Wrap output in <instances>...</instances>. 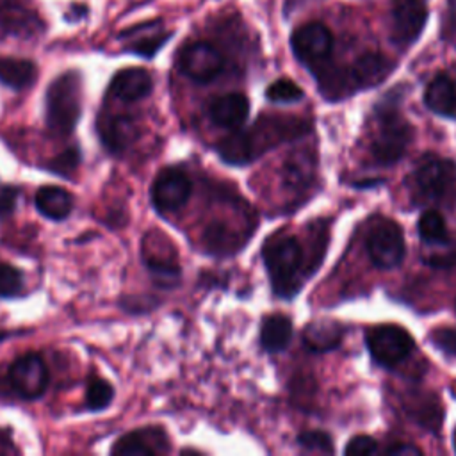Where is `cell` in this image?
<instances>
[{
  "label": "cell",
  "instance_id": "1",
  "mask_svg": "<svg viewBox=\"0 0 456 456\" xmlns=\"http://www.w3.org/2000/svg\"><path fill=\"white\" fill-rule=\"evenodd\" d=\"M82 112V77L64 71L53 78L45 94V123L52 135H69Z\"/></svg>",
  "mask_w": 456,
  "mask_h": 456
},
{
  "label": "cell",
  "instance_id": "2",
  "mask_svg": "<svg viewBox=\"0 0 456 456\" xmlns=\"http://www.w3.org/2000/svg\"><path fill=\"white\" fill-rule=\"evenodd\" d=\"M413 137L411 125L401 116L395 102L385 100L374 109L370 155L378 164L390 166L408 150Z\"/></svg>",
  "mask_w": 456,
  "mask_h": 456
},
{
  "label": "cell",
  "instance_id": "3",
  "mask_svg": "<svg viewBox=\"0 0 456 456\" xmlns=\"http://www.w3.org/2000/svg\"><path fill=\"white\" fill-rule=\"evenodd\" d=\"M262 255L274 292L281 297L294 296L299 287L296 274L303 262L299 242L294 237H276L264 246Z\"/></svg>",
  "mask_w": 456,
  "mask_h": 456
},
{
  "label": "cell",
  "instance_id": "4",
  "mask_svg": "<svg viewBox=\"0 0 456 456\" xmlns=\"http://www.w3.org/2000/svg\"><path fill=\"white\" fill-rule=\"evenodd\" d=\"M415 189L424 200L449 203L456 201V166L452 160L428 157L415 169Z\"/></svg>",
  "mask_w": 456,
  "mask_h": 456
},
{
  "label": "cell",
  "instance_id": "5",
  "mask_svg": "<svg viewBox=\"0 0 456 456\" xmlns=\"http://www.w3.org/2000/svg\"><path fill=\"white\" fill-rule=\"evenodd\" d=\"M365 342L372 360L383 367H395L413 351L411 335L395 324L374 326L367 331Z\"/></svg>",
  "mask_w": 456,
  "mask_h": 456
},
{
  "label": "cell",
  "instance_id": "6",
  "mask_svg": "<svg viewBox=\"0 0 456 456\" xmlns=\"http://www.w3.org/2000/svg\"><path fill=\"white\" fill-rule=\"evenodd\" d=\"M7 379L16 395L25 401H34L46 392L50 370L39 353H25L9 365Z\"/></svg>",
  "mask_w": 456,
  "mask_h": 456
},
{
  "label": "cell",
  "instance_id": "7",
  "mask_svg": "<svg viewBox=\"0 0 456 456\" xmlns=\"http://www.w3.org/2000/svg\"><path fill=\"white\" fill-rule=\"evenodd\" d=\"M367 255L379 269H392L401 264L406 253L404 237L397 223L379 219L374 223L365 239Z\"/></svg>",
  "mask_w": 456,
  "mask_h": 456
},
{
  "label": "cell",
  "instance_id": "8",
  "mask_svg": "<svg viewBox=\"0 0 456 456\" xmlns=\"http://www.w3.org/2000/svg\"><path fill=\"white\" fill-rule=\"evenodd\" d=\"M45 30L32 0H0V37L28 39Z\"/></svg>",
  "mask_w": 456,
  "mask_h": 456
},
{
  "label": "cell",
  "instance_id": "9",
  "mask_svg": "<svg viewBox=\"0 0 456 456\" xmlns=\"http://www.w3.org/2000/svg\"><path fill=\"white\" fill-rule=\"evenodd\" d=\"M294 55L310 68L321 66L331 53L333 36L324 23L312 21L297 27L290 37Z\"/></svg>",
  "mask_w": 456,
  "mask_h": 456
},
{
  "label": "cell",
  "instance_id": "10",
  "mask_svg": "<svg viewBox=\"0 0 456 456\" xmlns=\"http://www.w3.org/2000/svg\"><path fill=\"white\" fill-rule=\"evenodd\" d=\"M428 21V9L422 0H392L390 39L399 46L413 45Z\"/></svg>",
  "mask_w": 456,
  "mask_h": 456
},
{
  "label": "cell",
  "instance_id": "11",
  "mask_svg": "<svg viewBox=\"0 0 456 456\" xmlns=\"http://www.w3.org/2000/svg\"><path fill=\"white\" fill-rule=\"evenodd\" d=\"M224 59L221 52L207 43V41H194L182 48L178 55L180 71L194 82H210L214 80L223 69Z\"/></svg>",
  "mask_w": 456,
  "mask_h": 456
},
{
  "label": "cell",
  "instance_id": "12",
  "mask_svg": "<svg viewBox=\"0 0 456 456\" xmlns=\"http://www.w3.org/2000/svg\"><path fill=\"white\" fill-rule=\"evenodd\" d=\"M192 192L191 178L176 167L162 169L151 185V203L160 214L182 208Z\"/></svg>",
  "mask_w": 456,
  "mask_h": 456
},
{
  "label": "cell",
  "instance_id": "13",
  "mask_svg": "<svg viewBox=\"0 0 456 456\" xmlns=\"http://www.w3.org/2000/svg\"><path fill=\"white\" fill-rule=\"evenodd\" d=\"M110 452L118 456H157L169 452V438L160 426H146L119 436Z\"/></svg>",
  "mask_w": 456,
  "mask_h": 456
},
{
  "label": "cell",
  "instance_id": "14",
  "mask_svg": "<svg viewBox=\"0 0 456 456\" xmlns=\"http://www.w3.org/2000/svg\"><path fill=\"white\" fill-rule=\"evenodd\" d=\"M98 135L110 153H123L137 137V125L128 114L102 112L98 116Z\"/></svg>",
  "mask_w": 456,
  "mask_h": 456
},
{
  "label": "cell",
  "instance_id": "15",
  "mask_svg": "<svg viewBox=\"0 0 456 456\" xmlns=\"http://www.w3.org/2000/svg\"><path fill=\"white\" fill-rule=\"evenodd\" d=\"M394 62L376 52H369L360 55L347 69L346 77L351 86V89H367L381 84L392 71Z\"/></svg>",
  "mask_w": 456,
  "mask_h": 456
},
{
  "label": "cell",
  "instance_id": "16",
  "mask_svg": "<svg viewBox=\"0 0 456 456\" xmlns=\"http://www.w3.org/2000/svg\"><path fill=\"white\" fill-rule=\"evenodd\" d=\"M153 89V78L144 68H125L119 69L110 84H109V94L114 100L134 103L142 98H146Z\"/></svg>",
  "mask_w": 456,
  "mask_h": 456
},
{
  "label": "cell",
  "instance_id": "17",
  "mask_svg": "<svg viewBox=\"0 0 456 456\" xmlns=\"http://www.w3.org/2000/svg\"><path fill=\"white\" fill-rule=\"evenodd\" d=\"M249 112V102L242 93H226L208 103V118L223 128L240 126Z\"/></svg>",
  "mask_w": 456,
  "mask_h": 456
},
{
  "label": "cell",
  "instance_id": "18",
  "mask_svg": "<svg viewBox=\"0 0 456 456\" xmlns=\"http://www.w3.org/2000/svg\"><path fill=\"white\" fill-rule=\"evenodd\" d=\"M426 107L444 118L456 119V82L445 75H436L424 91Z\"/></svg>",
  "mask_w": 456,
  "mask_h": 456
},
{
  "label": "cell",
  "instance_id": "19",
  "mask_svg": "<svg viewBox=\"0 0 456 456\" xmlns=\"http://www.w3.org/2000/svg\"><path fill=\"white\" fill-rule=\"evenodd\" d=\"M34 203L41 216L53 219V221H62L71 214L73 196L62 187L45 185V187L37 189V192L34 196Z\"/></svg>",
  "mask_w": 456,
  "mask_h": 456
},
{
  "label": "cell",
  "instance_id": "20",
  "mask_svg": "<svg viewBox=\"0 0 456 456\" xmlns=\"http://www.w3.org/2000/svg\"><path fill=\"white\" fill-rule=\"evenodd\" d=\"M342 340V328L338 322L319 319L305 326L303 342L314 353H324L335 349Z\"/></svg>",
  "mask_w": 456,
  "mask_h": 456
},
{
  "label": "cell",
  "instance_id": "21",
  "mask_svg": "<svg viewBox=\"0 0 456 456\" xmlns=\"http://www.w3.org/2000/svg\"><path fill=\"white\" fill-rule=\"evenodd\" d=\"M36 77H37V68L32 61L0 55V82L4 86L14 91H21L30 87Z\"/></svg>",
  "mask_w": 456,
  "mask_h": 456
},
{
  "label": "cell",
  "instance_id": "22",
  "mask_svg": "<svg viewBox=\"0 0 456 456\" xmlns=\"http://www.w3.org/2000/svg\"><path fill=\"white\" fill-rule=\"evenodd\" d=\"M219 157L232 166H242L256 159V150L249 132H233L219 141L217 144Z\"/></svg>",
  "mask_w": 456,
  "mask_h": 456
},
{
  "label": "cell",
  "instance_id": "23",
  "mask_svg": "<svg viewBox=\"0 0 456 456\" xmlns=\"http://www.w3.org/2000/svg\"><path fill=\"white\" fill-rule=\"evenodd\" d=\"M292 337V322L281 314L267 315L260 326V344L269 353L285 349Z\"/></svg>",
  "mask_w": 456,
  "mask_h": 456
},
{
  "label": "cell",
  "instance_id": "24",
  "mask_svg": "<svg viewBox=\"0 0 456 456\" xmlns=\"http://www.w3.org/2000/svg\"><path fill=\"white\" fill-rule=\"evenodd\" d=\"M128 34H130L128 37L132 41L128 43L126 48L142 57L155 55L159 52V48L169 39V34L162 32L159 28V25H155V23L141 25L137 28H132Z\"/></svg>",
  "mask_w": 456,
  "mask_h": 456
},
{
  "label": "cell",
  "instance_id": "25",
  "mask_svg": "<svg viewBox=\"0 0 456 456\" xmlns=\"http://www.w3.org/2000/svg\"><path fill=\"white\" fill-rule=\"evenodd\" d=\"M203 242H205V248L216 255L232 253L239 246L237 235H233L230 226L223 221H214L205 228Z\"/></svg>",
  "mask_w": 456,
  "mask_h": 456
},
{
  "label": "cell",
  "instance_id": "26",
  "mask_svg": "<svg viewBox=\"0 0 456 456\" xmlns=\"http://www.w3.org/2000/svg\"><path fill=\"white\" fill-rule=\"evenodd\" d=\"M417 230L426 244H447V224L436 210H426L417 223Z\"/></svg>",
  "mask_w": 456,
  "mask_h": 456
},
{
  "label": "cell",
  "instance_id": "27",
  "mask_svg": "<svg viewBox=\"0 0 456 456\" xmlns=\"http://www.w3.org/2000/svg\"><path fill=\"white\" fill-rule=\"evenodd\" d=\"M114 399V388L112 385L100 378V376H91L86 387V406L91 411H100L105 410Z\"/></svg>",
  "mask_w": 456,
  "mask_h": 456
},
{
  "label": "cell",
  "instance_id": "28",
  "mask_svg": "<svg viewBox=\"0 0 456 456\" xmlns=\"http://www.w3.org/2000/svg\"><path fill=\"white\" fill-rule=\"evenodd\" d=\"M265 96H267L271 102L289 103V102H297V100H301V98H303V91H301V87H299L294 80L278 78V80H274V82L267 87Z\"/></svg>",
  "mask_w": 456,
  "mask_h": 456
},
{
  "label": "cell",
  "instance_id": "29",
  "mask_svg": "<svg viewBox=\"0 0 456 456\" xmlns=\"http://www.w3.org/2000/svg\"><path fill=\"white\" fill-rule=\"evenodd\" d=\"M23 289V274L11 264H0V299L14 297Z\"/></svg>",
  "mask_w": 456,
  "mask_h": 456
},
{
  "label": "cell",
  "instance_id": "30",
  "mask_svg": "<svg viewBox=\"0 0 456 456\" xmlns=\"http://www.w3.org/2000/svg\"><path fill=\"white\" fill-rule=\"evenodd\" d=\"M308 157L306 155H294V159H289L283 175H285V182L292 187V185H299V183H306L308 175H312V167L308 166Z\"/></svg>",
  "mask_w": 456,
  "mask_h": 456
},
{
  "label": "cell",
  "instance_id": "31",
  "mask_svg": "<svg viewBox=\"0 0 456 456\" xmlns=\"http://www.w3.org/2000/svg\"><path fill=\"white\" fill-rule=\"evenodd\" d=\"M297 444L303 449L308 451H319V452H331L333 451V444L330 435L322 433V431H305L297 436Z\"/></svg>",
  "mask_w": 456,
  "mask_h": 456
},
{
  "label": "cell",
  "instance_id": "32",
  "mask_svg": "<svg viewBox=\"0 0 456 456\" xmlns=\"http://www.w3.org/2000/svg\"><path fill=\"white\" fill-rule=\"evenodd\" d=\"M433 346L449 356H456V330L454 328H436L429 335Z\"/></svg>",
  "mask_w": 456,
  "mask_h": 456
},
{
  "label": "cell",
  "instance_id": "33",
  "mask_svg": "<svg viewBox=\"0 0 456 456\" xmlns=\"http://www.w3.org/2000/svg\"><path fill=\"white\" fill-rule=\"evenodd\" d=\"M346 454L349 456H365V454H374L378 452V444L374 442V438L367 436V435H358V436H353L346 449H344Z\"/></svg>",
  "mask_w": 456,
  "mask_h": 456
},
{
  "label": "cell",
  "instance_id": "34",
  "mask_svg": "<svg viewBox=\"0 0 456 456\" xmlns=\"http://www.w3.org/2000/svg\"><path fill=\"white\" fill-rule=\"evenodd\" d=\"M78 160H80V153L77 150L69 148L55 157V160L50 164V169H52V173H59V175L66 176L68 175L66 171H73L77 167Z\"/></svg>",
  "mask_w": 456,
  "mask_h": 456
},
{
  "label": "cell",
  "instance_id": "35",
  "mask_svg": "<svg viewBox=\"0 0 456 456\" xmlns=\"http://www.w3.org/2000/svg\"><path fill=\"white\" fill-rule=\"evenodd\" d=\"M444 37L456 46V0H447L444 18Z\"/></svg>",
  "mask_w": 456,
  "mask_h": 456
},
{
  "label": "cell",
  "instance_id": "36",
  "mask_svg": "<svg viewBox=\"0 0 456 456\" xmlns=\"http://www.w3.org/2000/svg\"><path fill=\"white\" fill-rule=\"evenodd\" d=\"M428 264L433 267H440V269H449L456 265V246L451 248L449 251L444 253H433L428 258Z\"/></svg>",
  "mask_w": 456,
  "mask_h": 456
},
{
  "label": "cell",
  "instance_id": "37",
  "mask_svg": "<svg viewBox=\"0 0 456 456\" xmlns=\"http://www.w3.org/2000/svg\"><path fill=\"white\" fill-rule=\"evenodd\" d=\"M14 203H16V191L5 187V189L0 192V212L5 214V212H9V210H12Z\"/></svg>",
  "mask_w": 456,
  "mask_h": 456
},
{
  "label": "cell",
  "instance_id": "38",
  "mask_svg": "<svg viewBox=\"0 0 456 456\" xmlns=\"http://www.w3.org/2000/svg\"><path fill=\"white\" fill-rule=\"evenodd\" d=\"M387 454H420V449L415 445H408V444H395L387 447L385 451Z\"/></svg>",
  "mask_w": 456,
  "mask_h": 456
},
{
  "label": "cell",
  "instance_id": "39",
  "mask_svg": "<svg viewBox=\"0 0 456 456\" xmlns=\"http://www.w3.org/2000/svg\"><path fill=\"white\" fill-rule=\"evenodd\" d=\"M12 333L11 331H4V330H0V342H4L5 338H9Z\"/></svg>",
  "mask_w": 456,
  "mask_h": 456
},
{
  "label": "cell",
  "instance_id": "40",
  "mask_svg": "<svg viewBox=\"0 0 456 456\" xmlns=\"http://www.w3.org/2000/svg\"><path fill=\"white\" fill-rule=\"evenodd\" d=\"M454 447H456V431H454Z\"/></svg>",
  "mask_w": 456,
  "mask_h": 456
}]
</instances>
